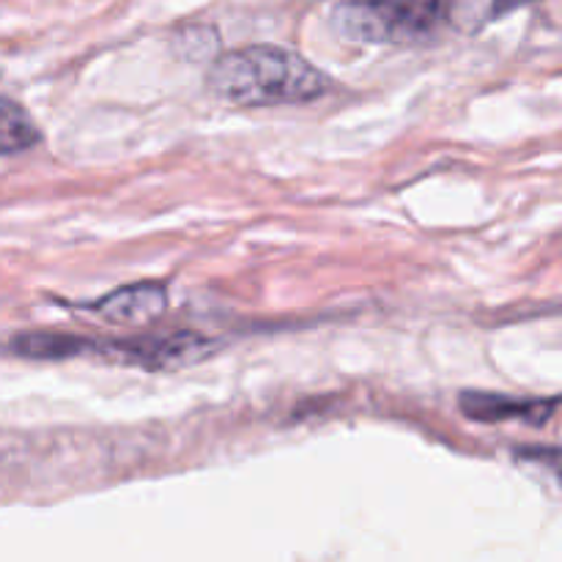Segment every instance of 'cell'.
<instances>
[{"instance_id": "cell-1", "label": "cell", "mask_w": 562, "mask_h": 562, "mask_svg": "<svg viewBox=\"0 0 562 562\" xmlns=\"http://www.w3.org/2000/svg\"><path fill=\"white\" fill-rule=\"evenodd\" d=\"M209 88L225 102L269 108L313 102L329 91V77L291 49L252 44L220 55L209 69Z\"/></svg>"}, {"instance_id": "cell-2", "label": "cell", "mask_w": 562, "mask_h": 562, "mask_svg": "<svg viewBox=\"0 0 562 562\" xmlns=\"http://www.w3.org/2000/svg\"><path fill=\"white\" fill-rule=\"evenodd\" d=\"M329 22L349 42L420 44L431 42L448 16L445 0H344Z\"/></svg>"}, {"instance_id": "cell-3", "label": "cell", "mask_w": 562, "mask_h": 562, "mask_svg": "<svg viewBox=\"0 0 562 562\" xmlns=\"http://www.w3.org/2000/svg\"><path fill=\"white\" fill-rule=\"evenodd\" d=\"M214 344L198 333L151 335V338L130 340H93L91 355L108 357L121 366L143 368V371H181L206 360Z\"/></svg>"}, {"instance_id": "cell-4", "label": "cell", "mask_w": 562, "mask_h": 562, "mask_svg": "<svg viewBox=\"0 0 562 562\" xmlns=\"http://www.w3.org/2000/svg\"><path fill=\"white\" fill-rule=\"evenodd\" d=\"M82 311L97 313L108 324L140 327V324L157 322L168 311V285L159 283V280L124 285V289L110 291L91 305H82Z\"/></svg>"}, {"instance_id": "cell-5", "label": "cell", "mask_w": 562, "mask_h": 562, "mask_svg": "<svg viewBox=\"0 0 562 562\" xmlns=\"http://www.w3.org/2000/svg\"><path fill=\"white\" fill-rule=\"evenodd\" d=\"M560 398H514L503 393H464L461 395V412L477 423H503V420H527L532 426H543L558 409Z\"/></svg>"}, {"instance_id": "cell-6", "label": "cell", "mask_w": 562, "mask_h": 562, "mask_svg": "<svg viewBox=\"0 0 562 562\" xmlns=\"http://www.w3.org/2000/svg\"><path fill=\"white\" fill-rule=\"evenodd\" d=\"M9 349L14 351L16 357H25V360L58 362L71 360V357L91 355L93 340L66 333H22L11 338Z\"/></svg>"}, {"instance_id": "cell-7", "label": "cell", "mask_w": 562, "mask_h": 562, "mask_svg": "<svg viewBox=\"0 0 562 562\" xmlns=\"http://www.w3.org/2000/svg\"><path fill=\"white\" fill-rule=\"evenodd\" d=\"M530 3H536V0H445V16L456 31L477 33L499 16Z\"/></svg>"}, {"instance_id": "cell-8", "label": "cell", "mask_w": 562, "mask_h": 562, "mask_svg": "<svg viewBox=\"0 0 562 562\" xmlns=\"http://www.w3.org/2000/svg\"><path fill=\"white\" fill-rule=\"evenodd\" d=\"M38 140H42V132L31 113L14 99L0 97V157L27 151Z\"/></svg>"}]
</instances>
